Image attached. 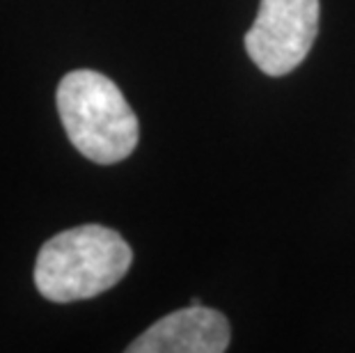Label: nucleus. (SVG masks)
Segmentation results:
<instances>
[{
  "label": "nucleus",
  "mask_w": 355,
  "mask_h": 353,
  "mask_svg": "<svg viewBox=\"0 0 355 353\" xmlns=\"http://www.w3.org/2000/svg\"><path fill=\"white\" fill-rule=\"evenodd\" d=\"M319 0H261L245 51L268 76H284L307 58L319 33Z\"/></svg>",
  "instance_id": "7ed1b4c3"
},
{
  "label": "nucleus",
  "mask_w": 355,
  "mask_h": 353,
  "mask_svg": "<svg viewBox=\"0 0 355 353\" xmlns=\"http://www.w3.org/2000/svg\"><path fill=\"white\" fill-rule=\"evenodd\" d=\"M230 347V324L211 307L191 305L158 319L128 344V353H223Z\"/></svg>",
  "instance_id": "20e7f679"
},
{
  "label": "nucleus",
  "mask_w": 355,
  "mask_h": 353,
  "mask_svg": "<svg viewBox=\"0 0 355 353\" xmlns=\"http://www.w3.org/2000/svg\"><path fill=\"white\" fill-rule=\"evenodd\" d=\"M133 252L115 230L80 225L64 230L42 246L35 264V284L53 303L94 298L122 280Z\"/></svg>",
  "instance_id": "f257e3e1"
},
{
  "label": "nucleus",
  "mask_w": 355,
  "mask_h": 353,
  "mask_svg": "<svg viewBox=\"0 0 355 353\" xmlns=\"http://www.w3.org/2000/svg\"><path fill=\"white\" fill-rule=\"evenodd\" d=\"M58 112L71 145L85 159L110 165L138 147V117L108 76L76 69L60 80Z\"/></svg>",
  "instance_id": "f03ea898"
}]
</instances>
